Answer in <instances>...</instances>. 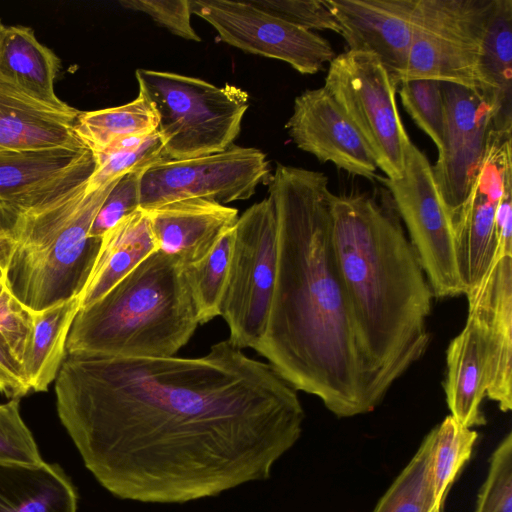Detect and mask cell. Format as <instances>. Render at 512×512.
Listing matches in <instances>:
<instances>
[{
  "label": "cell",
  "mask_w": 512,
  "mask_h": 512,
  "mask_svg": "<svg viewBox=\"0 0 512 512\" xmlns=\"http://www.w3.org/2000/svg\"><path fill=\"white\" fill-rule=\"evenodd\" d=\"M268 183L277 220V274L266 333L255 351L337 417L371 412L332 242L328 177L277 164Z\"/></svg>",
  "instance_id": "7a4b0ae2"
},
{
  "label": "cell",
  "mask_w": 512,
  "mask_h": 512,
  "mask_svg": "<svg viewBox=\"0 0 512 512\" xmlns=\"http://www.w3.org/2000/svg\"><path fill=\"white\" fill-rule=\"evenodd\" d=\"M446 363L444 390L450 415L468 428L484 425L481 403L488 384V359L482 327L472 315L450 342Z\"/></svg>",
  "instance_id": "44dd1931"
},
{
  "label": "cell",
  "mask_w": 512,
  "mask_h": 512,
  "mask_svg": "<svg viewBox=\"0 0 512 512\" xmlns=\"http://www.w3.org/2000/svg\"><path fill=\"white\" fill-rule=\"evenodd\" d=\"M376 179L387 188L408 230L433 295L445 298L464 294L456 265L452 221L426 155L411 142L402 176Z\"/></svg>",
  "instance_id": "30bf717a"
},
{
  "label": "cell",
  "mask_w": 512,
  "mask_h": 512,
  "mask_svg": "<svg viewBox=\"0 0 512 512\" xmlns=\"http://www.w3.org/2000/svg\"><path fill=\"white\" fill-rule=\"evenodd\" d=\"M474 512H512V433L494 450Z\"/></svg>",
  "instance_id": "d6a6232c"
},
{
  "label": "cell",
  "mask_w": 512,
  "mask_h": 512,
  "mask_svg": "<svg viewBox=\"0 0 512 512\" xmlns=\"http://www.w3.org/2000/svg\"><path fill=\"white\" fill-rule=\"evenodd\" d=\"M253 6L307 30H330L339 26L324 0H247Z\"/></svg>",
  "instance_id": "8d00e7d4"
},
{
  "label": "cell",
  "mask_w": 512,
  "mask_h": 512,
  "mask_svg": "<svg viewBox=\"0 0 512 512\" xmlns=\"http://www.w3.org/2000/svg\"><path fill=\"white\" fill-rule=\"evenodd\" d=\"M135 76L139 93L156 112L167 160L196 158L232 146L249 106L246 91L174 72L137 69Z\"/></svg>",
  "instance_id": "8992f818"
},
{
  "label": "cell",
  "mask_w": 512,
  "mask_h": 512,
  "mask_svg": "<svg viewBox=\"0 0 512 512\" xmlns=\"http://www.w3.org/2000/svg\"><path fill=\"white\" fill-rule=\"evenodd\" d=\"M286 128L296 146L320 162L376 179L378 167L367 143L324 87L305 90L295 98Z\"/></svg>",
  "instance_id": "2e32d148"
},
{
  "label": "cell",
  "mask_w": 512,
  "mask_h": 512,
  "mask_svg": "<svg viewBox=\"0 0 512 512\" xmlns=\"http://www.w3.org/2000/svg\"><path fill=\"white\" fill-rule=\"evenodd\" d=\"M32 330L33 312L10 291L0 273V341L21 365Z\"/></svg>",
  "instance_id": "e575fe53"
},
{
  "label": "cell",
  "mask_w": 512,
  "mask_h": 512,
  "mask_svg": "<svg viewBox=\"0 0 512 512\" xmlns=\"http://www.w3.org/2000/svg\"><path fill=\"white\" fill-rule=\"evenodd\" d=\"M15 245L13 225L0 212V271L3 277L13 255Z\"/></svg>",
  "instance_id": "60d3db41"
},
{
  "label": "cell",
  "mask_w": 512,
  "mask_h": 512,
  "mask_svg": "<svg viewBox=\"0 0 512 512\" xmlns=\"http://www.w3.org/2000/svg\"><path fill=\"white\" fill-rule=\"evenodd\" d=\"M510 184L511 135L492 130L478 175L453 227L456 265L465 295L481 282L496 259V209Z\"/></svg>",
  "instance_id": "4fadbf2b"
},
{
  "label": "cell",
  "mask_w": 512,
  "mask_h": 512,
  "mask_svg": "<svg viewBox=\"0 0 512 512\" xmlns=\"http://www.w3.org/2000/svg\"><path fill=\"white\" fill-rule=\"evenodd\" d=\"M384 192L331 196L332 242L373 409L425 353L434 296Z\"/></svg>",
  "instance_id": "3957f363"
},
{
  "label": "cell",
  "mask_w": 512,
  "mask_h": 512,
  "mask_svg": "<svg viewBox=\"0 0 512 512\" xmlns=\"http://www.w3.org/2000/svg\"><path fill=\"white\" fill-rule=\"evenodd\" d=\"M432 447L431 430L373 512H443V506L437 502L434 492Z\"/></svg>",
  "instance_id": "83f0119b"
},
{
  "label": "cell",
  "mask_w": 512,
  "mask_h": 512,
  "mask_svg": "<svg viewBox=\"0 0 512 512\" xmlns=\"http://www.w3.org/2000/svg\"><path fill=\"white\" fill-rule=\"evenodd\" d=\"M512 184L508 185L496 209L495 228L497 234L496 258L512 255Z\"/></svg>",
  "instance_id": "ab89813d"
},
{
  "label": "cell",
  "mask_w": 512,
  "mask_h": 512,
  "mask_svg": "<svg viewBox=\"0 0 512 512\" xmlns=\"http://www.w3.org/2000/svg\"><path fill=\"white\" fill-rule=\"evenodd\" d=\"M0 512H77V492L58 464L0 462Z\"/></svg>",
  "instance_id": "cb8c5ba5"
},
{
  "label": "cell",
  "mask_w": 512,
  "mask_h": 512,
  "mask_svg": "<svg viewBox=\"0 0 512 512\" xmlns=\"http://www.w3.org/2000/svg\"><path fill=\"white\" fill-rule=\"evenodd\" d=\"M60 66V59L37 40L31 28L7 26L0 50V74L39 101L67 110L71 106L54 90Z\"/></svg>",
  "instance_id": "d4e9b609"
},
{
  "label": "cell",
  "mask_w": 512,
  "mask_h": 512,
  "mask_svg": "<svg viewBox=\"0 0 512 512\" xmlns=\"http://www.w3.org/2000/svg\"><path fill=\"white\" fill-rule=\"evenodd\" d=\"M490 107L492 130L512 128V0H494L482 41L474 90Z\"/></svg>",
  "instance_id": "7402d4cb"
},
{
  "label": "cell",
  "mask_w": 512,
  "mask_h": 512,
  "mask_svg": "<svg viewBox=\"0 0 512 512\" xmlns=\"http://www.w3.org/2000/svg\"><path fill=\"white\" fill-rule=\"evenodd\" d=\"M93 155L96 166L87 182V193L127 173L142 172L155 163L167 160L158 131L147 137L117 140Z\"/></svg>",
  "instance_id": "f546056e"
},
{
  "label": "cell",
  "mask_w": 512,
  "mask_h": 512,
  "mask_svg": "<svg viewBox=\"0 0 512 512\" xmlns=\"http://www.w3.org/2000/svg\"><path fill=\"white\" fill-rule=\"evenodd\" d=\"M157 128L156 112L140 93L133 101L117 107L80 111L74 126L76 135L93 154L120 139L150 136Z\"/></svg>",
  "instance_id": "4316f807"
},
{
  "label": "cell",
  "mask_w": 512,
  "mask_h": 512,
  "mask_svg": "<svg viewBox=\"0 0 512 512\" xmlns=\"http://www.w3.org/2000/svg\"><path fill=\"white\" fill-rule=\"evenodd\" d=\"M494 0H417L401 81L434 79L475 90L486 23Z\"/></svg>",
  "instance_id": "9c48e42d"
},
{
  "label": "cell",
  "mask_w": 512,
  "mask_h": 512,
  "mask_svg": "<svg viewBox=\"0 0 512 512\" xmlns=\"http://www.w3.org/2000/svg\"><path fill=\"white\" fill-rule=\"evenodd\" d=\"M234 237L235 226L224 233L203 259L185 266L199 324H205L220 316L231 265Z\"/></svg>",
  "instance_id": "f1b7e54d"
},
{
  "label": "cell",
  "mask_w": 512,
  "mask_h": 512,
  "mask_svg": "<svg viewBox=\"0 0 512 512\" xmlns=\"http://www.w3.org/2000/svg\"><path fill=\"white\" fill-rule=\"evenodd\" d=\"M351 119L386 178H400L411 143L396 103L397 82L373 54L346 51L330 62L323 86Z\"/></svg>",
  "instance_id": "ba28073f"
},
{
  "label": "cell",
  "mask_w": 512,
  "mask_h": 512,
  "mask_svg": "<svg viewBox=\"0 0 512 512\" xmlns=\"http://www.w3.org/2000/svg\"><path fill=\"white\" fill-rule=\"evenodd\" d=\"M87 147L0 152V212L15 217L85 183L95 170Z\"/></svg>",
  "instance_id": "9a60e30c"
},
{
  "label": "cell",
  "mask_w": 512,
  "mask_h": 512,
  "mask_svg": "<svg viewBox=\"0 0 512 512\" xmlns=\"http://www.w3.org/2000/svg\"><path fill=\"white\" fill-rule=\"evenodd\" d=\"M468 314L480 323L487 350L486 396L502 412L512 409V255L495 259L467 294Z\"/></svg>",
  "instance_id": "ac0fdd59"
},
{
  "label": "cell",
  "mask_w": 512,
  "mask_h": 512,
  "mask_svg": "<svg viewBox=\"0 0 512 512\" xmlns=\"http://www.w3.org/2000/svg\"><path fill=\"white\" fill-rule=\"evenodd\" d=\"M31 392L22 365L0 341V393L20 399Z\"/></svg>",
  "instance_id": "f35d334b"
},
{
  "label": "cell",
  "mask_w": 512,
  "mask_h": 512,
  "mask_svg": "<svg viewBox=\"0 0 512 512\" xmlns=\"http://www.w3.org/2000/svg\"><path fill=\"white\" fill-rule=\"evenodd\" d=\"M157 249L185 266L203 259L238 220V210L215 201L191 198L145 210Z\"/></svg>",
  "instance_id": "ffe728a7"
},
{
  "label": "cell",
  "mask_w": 512,
  "mask_h": 512,
  "mask_svg": "<svg viewBox=\"0 0 512 512\" xmlns=\"http://www.w3.org/2000/svg\"><path fill=\"white\" fill-rule=\"evenodd\" d=\"M270 179L266 155L256 148L230 146L222 152L185 160H164L140 178V208L200 198L226 205L246 200Z\"/></svg>",
  "instance_id": "8fae6325"
},
{
  "label": "cell",
  "mask_w": 512,
  "mask_h": 512,
  "mask_svg": "<svg viewBox=\"0 0 512 512\" xmlns=\"http://www.w3.org/2000/svg\"><path fill=\"white\" fill-rule=\"evenodd\" d=\"M0 462L27 465L43 462L33 435L20 415L19 399L0 404Z\"/></svg>",
  "instance_id": "836d02e7"
},
{
  "label": "cell",
  "mask_w": 512,
  "mask_h": 512,
  "mask_svg": "<svg viewBox=\"0 0 512 512\" xmlns=\"http://www.w3.org/2000/svg\"><path fill=\"white\" fill-rule=\"evenodd\" d=\"M277 220L269 197L238 217L229 275L220 316L230 331L229 342L257 349L271 311L277 274Z\"/></svg>",
  "instance_id": "52a82bcc"
},
{
  "label": "cell",
  "mask_w": 512,
  "mask_h": 512,
  "mask_svg": "<svg viewBox=\"0 0 512 512\" xmlns=\"http://www.w3.org/2000/svg\"><path fill=\"white\" fill-rule=\"evenodd\" d=\"M79 113L39 101L0 74V152L85 147L74 130Z\"/></svg>",
  "instance_id": "d6986e66"
},
{
  "label": "cell",
  "mask_w": 512,
  "mask_h": 512,
  "mask_svg": "<svg viewBox=\"0 0 512 512\" xmlns=\"http://www.w3.org/2000/svg\"><path fill=\"white\" fill-rule=\"evenodd\" d=\"M6 28H7V26H5L2 23V21L0 20V50H1L3 38L5 36Z\"/></svg>",
  "instance_id": "b9f144b4"
},
{
  "label": "cell",
  "mask_w": 512,
  "mask_h": 512,
  "mask_svg": "<svg viewBox=\"0 0 512 512\" xmlns=\"http://www.w3.org/2000/svg\"><path fill=\"white\" fill-rule=\"evenodd\" d=\"M80 309L79 297L33 312V330L23 360L31 392H45L55 381L66 356V343Z\"/></svg>",
  "instance_id": "484cf974"
},
{
  "label": "cell",
  "mask_w": 512,
  "mask_h": 512,
  "mask_svg": "<svg viewBox=\"0 0 512 512\" xmlns=\"http://www.w3.org/2000/svg\"><path fill=\"white\" fill-rule=\"evenodd\" d=\"M198 325L185 265L157 250L99 300L79 309L66 352L170 357L189 342Z\"/></svg>",
  "instance_id": "277c9868"
},
{
  "label": "cell",
  "mask_w": 512,
  "mask_h": 512,
  "mask_svg": "<svg viewBox=\"0 0 512 512\" xmlns=\"http://www.w3.org/2000/svg\"><path fill=\"white\" fill-rule=\"evenodd\" d=\"M118 179L89 193L85 183L15 217L16 245L4 280L32 312L82 293L101 246L89 232Z\"/></svg>",
  "instance_id": "5b68a950"
},
{
  "label": "cell",
  "mask_w": 512,
  "mask_h": 512,
  "mask_svg": "<svg viewBox=\"0 0 512 512\" xmlns=\"http://www.w3.org/2000/svg\"><path fill=\"white\" fill-rule=\"evenodd\" d=\"M119 3L125 9L148 14L176 36L197 42L201 40L191 26L189 0H121Z\"/></svg>",
  "instance_id": "74e56055"
},
{
  "label": "cell",
  "mask_w": 512,
  "mask_h": 512,
  "mask_svg": "<svg viewBox=\"0 0 512 512\" xmlns=\"http://www.w3.org/2000/svg\"><path fill=\"white\" fill-rule=\"evenodd\" d=\"M402 105L417 126L443 150L446 123L442 82L434 79H408L398 85Z\"/></svg>",
  "instance_id": "1f68e13d"
},
{
  "label": "cell",
  "mask_w": 512,
  "mask_h": 512,
  "mask_svg": "<svg viewBox=\"0 0 512 512\" xmlns=\"http://www.w3.org/2000/svg\"><path fill=\"white\" fill-rule=\"evenodd\" d=\"M417 0H324L350 51L375 55L394 80L406 71Z\"/></svg>",
  "instance_id": "e0dca14e"
},
{
  "label": "cell",
  "mask_w": 512,
  "mask_h": 512,
  "mask_svg": "<svg viewBox=\"0 0 512 512\" xmlns=\"http://www.w3.org/2000/svg\"><path fill=\"white\" fill-rule=\"evenodd\" d=\"M157 250L145 210L139 208L120 220L101 239L93 269L79 296L80 308L99 300Z\"/></svg>",
  "instance_id": "603a6c76"
},
{
  "label": "cell",
  "mask_w": 512,
  "mask_h": 512,
  "mask_svg": "<svg viewBox=\"0 0 512 512\" xmlns=\"http://www.w3.org/2000/svg\"><path fill=\"white\" fill-rule=\"evenodd\" d=\"M0 273H1V271H0ZM2 275H3V274H2Z\"/></svg>",
  "instance_id": "7bdbcfd3"
},
{
  "label": "cell",
  "mask_w": 512,
  "mask_h": 512,
  "mask_svg": "<svg viewBox=\"0 0 512 512\" xmlns=\"http://www.w3.org/2000/svg\"><path fill=\"white\" fill-rule=\"evenodd\" d=\"M57 413L114 497L184 504L265 481L299 440L298 391L228 339L197 358L66 352Z\"/></svg>",
  "instance_id": "6da1fadb"
},
{
  "label": "cell",
  "mask_w": 512,
  "mask_h": 512,
  "mask_svg": "<svg viewBox=\"0 0 512 512\" xmlns=\"http://www.w3.org/2000/svg\"><path fill=\"white\" fill-rule=\"evenodd\" d=\"M432 476L437 502L445 498L473 452L478 434L458 423L451 415L432 429Z\"/></svg>",
  "instance_id": "4dcf8cb0"
},
{
  "label": "cell",
  "mask_w": 512,
  "mask_h": 512,
  "mask_svg": "<svg viewBox=\"0 0 512 512\" xmlns=\"http://www.w3.org/2000/svg\"><path fill=\"white\" fill-rule=\"evenodd\" d=\"M142 172L127 173L116 181L94 218L90 237L102 239L120 220L140 208Z\"/></svg>",
  "instance_id": "d590c367"
},
{
  "label": "cell",
  "mask_w": 512,
  "mask_h": 512,
  "mask_svg": "<svg viewBox=\"0 0 512 512\" xmlns=\"http://www.w3.org/2000/svg\"><path fill=\"white\" fill-rule=\"evenodd\" d=\"M189 4L191 13L208 22L224 43L284 61L301 74L317 73L336 56L325 38L247 0H189Z\"/></svg>",
  "instance_id": "7c38bea8"
},
{
  "label": "cell",
  "mask_w": 512,
  "mask_h": 512,
  "mask_svg": "<svg viewBox=\"0 0 512 512\" xmlns=\"http://www.w3.org/2000/svg\"><path fill=\"white\" fill-rule=\"evenodd\" d=\"M442 88L444 145L432 170L454 227L483 162L492 116L490 107L474 90L444 82Z\"/></svg>",
  "instance_id": "5bb4252c"
}]
</instances>
